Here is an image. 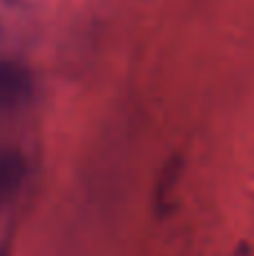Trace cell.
<instances>
[{"mask_svg":"<svg viewBox=\"0 0 254 256\" xmlns=\"http://www.w3.org/2000/svg\"><path fill=\"white\" fill-rule=\"evenodd\" d=\"M34 94V76L30 68L16 58H0V117L16 115Z\"/></svg>","mask_w":254,"mask_h":256,"instance_id":"6da1fadb","label":"cell"},{"mask_svg":"<svg viewBox=\"0 0 254 256\" xmlns=\"http://www.w3.org/2000/svg\"><path fill=\"white\" fill-rule=\"evenodd\" d=\"M25 160L16 150H0V202L9 200L22 184Z\"/></svg>","mask_w":254,"mask_h":256,"instance_id":"7a4b0ae2","label":"cell"}]
</instances>
